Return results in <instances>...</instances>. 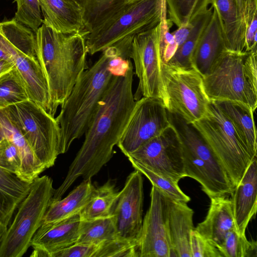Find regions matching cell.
I'll return each instance as SVG.
<instances>
[{"instance_id": "cell-1", "label": "cell", "mask_w": 257, "mask_h": 257, "mask_svg": "<svg viewBox=\"0 0 257 257\" xmlns=\"http://www.w3.org/2000/svg\"><path fill=\"white\" fill-rule=\"evenodd\" d=\"M132 63L124 74L113 76L85 133L83 143L52 199H61L76 180L91 179L111 158L131 116L136 100L133 92Z\"/></svg>"}, {"instance_id": "cell-2", "label": "cell", "mask_w": 257, "mask_h": 257, "mask_svg": "<svg viewBox=\"0 0 257 257\" xmlns=\"http://www.w3.org/2000/svg\"><path fill=\"white\" fill-rule=\"evenodd\" d=\"M86 36L59 32L44 24L35 33L36 58L47 81L53 116L85 69Z\"/></svg>"}, {"instance_id": "cell-3", "label": "cell", "mask_w": 257, "mask_h": 257, "mask_svg": "<svg viewBox=\"0 0 257 257\" xmlns=\"http://www.w3.org/2000/svg\"><path fill=\"white\" fill-rule=\"evenodd\" d=\"M116 54L120 55L113 47L103 51L95 63L82 72L61 105L56 118L61 129L60 154L67 152L73 142L87 131L98 102L113 76L110 61Z\"/></svg>"}, {"instance_id": "cell-4", "label": "cell", "mask_w": 257, "mask_h": 257, "mask_svg": "<svg viewBox=\"0 0 257 257\" xmlns=\"http://www.w3.org/2000/svg\"><path fill=\"white\" fill-rule=\"evenodd\" d=\"M166 15L165 0L126 2L86 35L87 53L93 55L113 47L121 57L130 58L134 38L156 27Z\"/></svg>"}, {"instance_id": "cell-5", "label": "cell", "mask_w": 257, "mask_h": 257, "mask_svg": "<svg viewBox=\"0 0 257 257\" xmlns=\"http://www.w3.org/2000/svg\"><path fill=\"white\" fill-rule=\"evenodd\" d=\"M168 116L181 143L186 177L198 182L210 199L231 196L235 187L200 133L179 115L168 111Z\"/></svg>"}, {"instance_id": "cell-6", "label": "cell", "mask_w": 257, "mask_h": 257, "mask_svg": "<svg viewBox=\"0 0 257 257\" xmlns=\"http://www.w3.org/2000/svg\"><path fill=\"white\" fill-rule=\"evenodd\" d=\"M55 190L52 178L47 175L33 181L28 194L1 239L0 257H22L27 252L42 224Z\"/></svg>"}, {"instance_id": "cell-7", "label": "cell", "mask_w": 257, "mask_h": 257, "mask_svg": "<svg viewBox=\"0 0 257 257\" xmlns=\"http://www.w3.org/2000/svg\"><path fill=\"white\" fill-rule=\"evenodd\" d=\"M192 124L220 161L235 187L253 159L230 120L210 100L206 115Z\"/></svg>"}, {"instance_id": "cell-8", "label": "cell", "mask_w": 257, "mask_h": 257, "mask_svg": "<svg viewBox=\"0 0 257 257\" xmlns=\"http://www.w3.org/2000/svg\"><path fill=\"white\" fill-rule=\"evenodd\" d=\"M45 169L60 155L61 129L54 116L31 100L3 108Z\"/></svg>"}, {"instance_id": "cell-9", "label": "cell", "mask_w": 257, "mask_h": 257, "mask_svg": "<svg viewBox=\"0 0 257 257\" xmlns=\"http://www.w3.org/2000/svg\"><path fill=\"white\" fill-rule=\"evenodd\" d=\"M162 77L165 107L172 113L193 123L206 114L210 99L202 75L193 68H179L163 63Z\"/></svg>"}, {"instance_id": "cell-10", "label": "cell", "mask_w": 257, "mask_h": 257, "mask_svg": "<svg viewBox=\"0 0 257 257\" xmlns=\"http://www.w3.org/2000/svg\"><path fill=\"white\" fill-rule=\"evenodd\" d=\"M247 53L226 50L216 60L209 72L203 77L210 100L239 101L255 111L257 93L253 90L244 70Z\"/></svg>"}, {"instance_id": "cell-11", "label": "cell", "mask_w": 257, "mask_h": 257, "mask_svg": "<svg viewBox=\"0 0 257 257\" xmlns=\"http://www.w3.org/2000/svg\"><path fill=\"white\" fill-rule=\"evenodd\" d=\"M163 20L155 28L134 38L129 58L134 62L135 73L139 79L138 88L134 94L135 100L142 97L158 98L165 106L166 95L162 77L163 63L160 52Z\"/></svg>"}, {"instance_id": "cell-12", "label": "cell", "mask_w": 257, "mask_h": 257, "mask_svg": "<svg viewBox=\"0 0 257 257\" xmlns=\"http://www.w3.org/2000/svg\"><path fill=\"white\" fill-rule=\"evenodd\" d=\"M167 110L162 100L142 97L136 103L117 144L126 157L170 126Z\"/></svg>"}, {"instance_id": "cell-13", "label": "cell", "mask_w": 257, "mask_h": 257, "mask_svg": "<svg viewBox=\"0 0 257 257\" xmlns=\"http://www.w3.org/2000/svg\"><path fill=\"white\" fill-rule=\"evenodd\" d=\"M127 157L175 182L186 177L181 143L171 125Z\"/></svg>"}, {"instance_id": "cell-14", "label": "cell", "mask_w": 257, "mask_h": 257, "mask_svg": "<svg viewBox=\"0 0 257 257\" xmlns=\"http://www.w3.org/2000/svg\"><path fill=\"white\" fill-rule=\"evenodd\" d=\"M150 207L143 220L137 244L139 257H170L168 197L152 185Z\"/></svg>"}, {"instance_id": "cell-15", "label": "cell", "mask_w": 257, "mask_h": 257, "mask_svg": "<svg viewBox=\"0 0 257 257\" xmlns=\"http://www.w3.org/2000/svg\"><path fill=\"white\" fill-rule=\"evenodd\" d=\"M143 177L135 170L119 191L112 213L119 238L137 243L143 222Z\"/></svg>"}, {"instance_id": "cell-16", "label": "cell", "mask_w": 257, "mask_h": 257, "mask_svg": "<svg viewBox=\"0 0 257 257\" xmlns=\"http://www.w3.org/2000/svg\"><path fill=\"white\" fill-rule=\"evenodd\" d=\"M80 213L65 219L43 223L33 236L31 257H51L53 253L75 244L81 223Z\"/></svg>"}, {"instance_id": "cell-17", "label": "cell", "mask_w": 257, "mask_h": 257, "mask_svg": "<svg viewBox=\"0 0 257 257\" xmlns=\"http://www.w3.org/2000/svg\"><path fill=\"white\" fill-rule=\"evenodd\" d=\"M231 196L236 228L239 233L244 234L250 220L256 212V158L249 164Z\"/></svg>"}, {"instance_id": "cell-18", "label": "cell", "mask_w": 257, "mask_h": 257, "mask_svg": "<svg viewBox=\"0 0 257 257\" xmlns=\"http://www.w3.org/2000/svg\"><path fill=\"white\" fill-rule=\"evenodd\" d=\"M43 24L63 33L87 34L82 10L74 0H39Z\"/></svg>"}, {"instance_id": "cell-19", "label": "cell", "mask_w": 257, "mask_h": 257, "mask_svg": "<svg viewBox=\"0 0 257 257\" xmlns=\"http://www.w3.org/2000/svg\"><path fill=\"white\" fill-rule=\"evenodd\" d=\"M210 200L205 218L198 223L195 229L218 248L227 233L236 226L231 199L224 196L213 197Z\"/></svg>"}, {"instance_id": "cell-20", "label": "cell", "mask_w": 257, "mask_h": 257, "mask_svg": "<svg viewBox=\"0 0 257 257\" xmlns=\"http://www.w3.org/2000/svg\"><path fill=\"white\" fill-rule=\"evenodd\" d=\"M193 214V210L186 203L168 197V225L172 248L170 257H191L190 235L194 229Z\"/></svg>"}, {"instance_id": "cell-21", "label": "cell", "mask_w": 257, "mask_h": 257, "mask_svg": "<svg viewBox=\"0 0 257 257\" xmlns=\"http://www.w3.org/2000/svg\"><path fill=\"white\" fill-rule=\"evenodd\" d=\"M226 50L218 18L213 9L211 17L193 53V68L203 77L209 72L216 60Z\"/></svg>"}, {"instance_id": "cell-22", "label": "cell", "mask_w": 257, "mask_h": 257, "mask_svg": "<svg viewBox=\"0 0 257 257\" xmlns=\"http://www.w3.org/2000/svg\"><path fill=\"white\" fill-rule=\"evenodd\" d=\"M221 28L227 50L245 52L246 26L235 0H210Z\"/></svg>"}, {"instance_id": "cell-23", "label": "cell", "mask_w": 257, "mask_h": 257, "mask_svg": "<svg viewBox=\"0 0 257 257\" xmlns=\"http://www.w3.org/2000/svg\"><path fill=\"white\" fill-rule=\"evenodd\" d=\"M11 58L25 83L29 99L49 113L50 99L48 85L36 57H31L14 50Z\"/></svg>"}, {"instance_id": "cell-24", "label": "cell", "mask_w": 257, "mask_h": 257, "mask_svg": "<svg viewBox=\"0 0 257 257\" xmlns=\"http://www.w3.org/2000/svg\"><path fill=\"white\" fill-rule=\"evenodd\" d=\"M0 126L4 138L12 142L18 151L21 164L18 176L24 181L32 183L46 169L3 109H0Z\"/></svg>"}, {"instance_id": "cell-25", "label": "cell", "mask_w": 257, "mask_h": 257, "mask_svg": "<svg viewBox=\"0 0 257 257\" xmlns=\"http://www.w3.org/2000/svg\"><path fill=\"white\" fill-rule=\"evenodd\" d=\"M214 101L233 125L251 158H256V131L253 117L254 111L246 104L239 101Z\"/></svg>"}, {"instance_id": "cell-26", "label": "cell", "mask_w": 257, "mask_h": 257, "mask_svg": "<svg viewBox=\"0 0 257 257\" xmlns=\"http://www.w3.org/2000/svg\"><path fill=\"white\" fill-rule=\"evenodd\" d=\"M31 184L0 167V221L6 227L28 194Z\"/></svg>"}, {"instance_id": "cell-27", "label": "cell", "mask_w": 257, "mask_h": 257, "mask_svg": "<svg viewBox=\"0 0 257 257\" xmlns=\"http://www.w3.org/2000/svg\"><path fill=\"white\" fill-rule=\"evenodd\" d=\"M95 188L91 179L84 180L64 198L51 200L42 224L62 220L80 213L88 202Z\"/></svg>"}, {"instance_id": "cell-28", "label": "cell", "mask_w": 257, "mask_h": 257, "mask_svg": "<svg viewBox=\"0 0 257 257\" xmlns=\"http://www.w3.org/2000/svg\"><path fill=\"white\" fill-rule=\"evenodd\" d=\"M119 192L108 180L95 188L88 202L80 212L81 220H89L109 217L112 215Z\"/></svg>"}, {"instance_id": "cell-29", "label": "cell", "mask_w": 257, "mask_h": 257, "mask_svg": "<svg viewBox=\"0 0 257 257\" xmlns=\"http://www.w3.org/2000/svg\"><path fill=\"white\" fill-rule=\"evenodd\" d=\"M212 11L213 8L210 7L194 21L193 27L187 38L166 64L175 67L193 68L192 64L193 53Z\"/></svg>"}, {"instance_id": "cell-30", "label": "cell", "mask_w": 257, "mask_h": 257, "mask_svg": "<svg viewBox=\"0 0 257 257\" xmlns=\"http://www.w3.org/2000/svg\"><path fill=\"white\" fill-rule=\"evenodd\" d=\"M117 236L115 219L109 217L81 220L76 243L98 245Z\"/></svg>"}, {"instance_id": "cell-31", "label": "cell", "mask_w": 257, "mask_h": 257, "mask_svg": "<svg viewBox=\"0 0 257 257\" xmlns=\"http://www.w3.org/2000/svg\"><path fill=\"white\" fill-rule=\"evenodd\" d=\"M169 20L178 28L192 23L209 9L210 0H165Z\"/></svg>"}, {"instance_id": "cell-32", "label": "cell", "mask_w": 257, "mask_h": 257, "mask_svg": "<svg viewBox=\"0 0 257 257\" xmlns=\"http://www.w3.org/2000/svg\"><path fill=\"white\" fill-rule=\"evenodd\" d=\"M74 1L82 10L88 33L116 12L126 2V0Z\"/></svg>"}, {"instance_id": "cell-33", "label": "cell", "mask_w": 257, "mask_h": 257, "mask_svg": "<svg viewBox=\"0 0 257 257\" xmlns=\"http://www.w3.org/2000/svg\"><path fill=\"white\" fill-rule=\"evenodd\" d=\"M28 99L25 83L15 66L0 76V109Z\"/></svg>"}, {"instance_id": "cell-34", "label": "cell", "mask_w": 257, "mask_h": 257, "mask_svg": "<svg viewBox=\"0 0 257 257\" xmlns=\"http://www.w3.org/2000/svg\"><path fill=\"white\" fill-rule=\"evenodd\" d=\"M222 257H256V242L249 241L236 228L230 230L217 248Z\"/></svg>"}, {"instance_id": "cell-35", "label": "cell", "mask_w": 257, "mask_h": 257, "mask_svg": "<svg viewBox=\"0 0 257 257\" xmlns=\"http://www.w3.org/2000/svg\"><path fill=\"white\" fill-rule=\"evenodd\" d=\"M128 160L135 170L144 174L150 181L152 185L156 187L168 198L186 203L190 201V197L182 191L178 183L163 177L133 160Z\"/></svg>"}, {"instance_id": "cell-36", "label": "cell", "mask_w": 257, "mask_h": 257, "mask_svg": "<svg viewBox=\"0 0 257 257\" xmlns=\"http://www.w3.org/2000/svg\"><path fill=\"white\" fill-rule=\"evenodd\" d=\"M15 1L17 10L13 19L35 33L43 22L39 0Z\"/></svg>"}, {"instance_id": "cell-37", "label": "cell", "mask_w": 257, "mask_h": 257, "mask_svg": "<svg viewBox=\"0 0 257 257\" xmlns=\"http://www.w3.org/2000/svg\"><path fill=\"white\" fill-rule=\"evenodd\" d=\"M138 257L137 244L117 237L98 245L93 257Z\"/></svg>"}, {"instance_id": "cell-38", "label": "cell", "mask_w": 257, "mask_h": 257, "mask_svg": "<svg viewBox=\"0 0 257 257\" xmlns=\"http://www.w3.org/2000/svg\"><path fill=\"white\" fill-rule=\"evenodd\" d=\"M21 159L16 146L4 138L0 141V167L17 176L21 167Z\"/></svg>"}, {"instance_id": "cell-39", "label": "cell", "mask_w": 257, "mask_h": 257, "mask_svg": "<svg viewBox=\"0 0 257 257\" xmlns=\"http://www.w3.org/2000/svg\"><path fill=\"white\" fill-rule=\"evenodd\" d=\"M190 246L191 257H222L217 248L193 229L190 232Z\"/></svg>"}, {"instance_id": "cell-40", "label": "cell", "mask_w": 257, "mask_h": 257, "mask_svg": "<svg viewBox=\"0 0 257 257\" xmlns=\"http://www.w3.org/2000/svg\"><path fill=\"white\" fill-rule=\"evenodd\" d=\"M98 245L75 243L55 252L51 257H93Z\"/></svg>"}, {"instance_id": "cell-41", "label": "cell", "mask_w": 257, "mask_h": 257, "mask_svg": "<svg viewBox=\"0 0 257 257\" xmlns=\"http://www.w3.org/2000/svg\"><path fill=\"white\" fill-rule=\"evenodd\" d=\"M256 48L247 53L244 61L245 75L253 90L257 93Z\"/></svg>"}, {"instance_id": "cell-42", "label": "cell", "mask_w": 257, "mask_h": 257, "mask_svg": "<svg viewBox=\"0 0 257 257\" xmlns=\"http://www.w3.org/2000/svg\"><path fill=\"white\" fill-rule=\"evenodd\" d=\"M257 13L253 15L246 23L245 52H249L256 48Z\"/></svg>"}, {"instance_id": "cell-43", "label": "cell", "mask_w": 257, "mask_h": 257, "mask_svg": "<svg viewBox=\"0 0 257 257\" xmlns=\"http://www.w3.org/2000/svg\"><path fill=\"white\" fill-rule=\"evenodd\" d=\"M240 15L246 26L249 16L257 11V0H235Z\"/></svg>"}, {"instance_id": "cell-44", "label": "cell", "mask_w": 257, "mask_h": 257, "mask_svg": "<svg viewBox=\"0 0 257 257\" xmlns=\"http://www.w3.org/2000/svg\"><path fill=\"white\" fill-rule=\"evenodd\" d=\"M193 22L186 26L178 28L177 30L171 33L174 37L175 43L177 48L187 38L193 27Z\"/></svg>"}, {"instance_id": "cell-45", "label": "cell", "mask_w": 257, "mask_h": 257, "mask_svg": "<svg viewBox=\"0 0 257 257\" xmlns=\"http://www.w3.org/2000/svg\"><path fill=\"white\" fill-rule=\"evenodd\" d=\"M9 43L0 29V60L13 61L8 53Z\"/></svg>"}, {"instance_id": "cell-46", "label": "cell", "mask_w": 257, "mask_h": 257, "mask_svg": "<svg viewBox=\"0 0 257 257\" xmlns=\"http://www.w3.org/2000/svg\"><path fill=\"white\" fill-rule=\"evenodd\" d=\"M15 66L13 61L5 59L0 60V76L11 70Z\"/></svg>"}, {"instance_id": "cell-47", "label": "cell", "mask_w": 257, "mask_h": 257, "mask_svg": "<svg viewBox=\"0 0 257 257\" xmlns=\"http://www.w3.org/2000/svg\"><path fill=\"white\" fill-rule=\"evenodd\" d=\"M7 228V227H5L4 226H0V240L3 234L6 231Z\"/></svg>"}, {"instance_id": "cell-48", "label": "cell", "mask_w": 257, "mask_h": 257, "mask_svg": "<svg viewBox=\"0 0 257 257\" xmlns=\"http://www.w3.org/2000/svg\"><path fill=\"white\" fill-rule=\"evenodd\" d=\"M4 135H3V131H2V130L0 126V141L1 140H2L3 139H4Z\"/></svg>"}, {"instance_id": "cell-49", "label": "cell", "mask_w": 257, "mask_h": 257, "mask_svg": "<svg viewBox=\"0 0 257 257\" xmlns=\"http://www.w3.org/2000/svg\"><path fill=\"white\" fill-rule=\"evenodd\" d=\"M136 1V0H126V2H133V1Z\"/></svg>"}, {"instance_id": "cell-50", "label": "cell", "mask_w": 257, "mask_h": 257, "mask_svg": "<svg viewBox=\"0 0 257 257\" xmlns=\"http://www.w3.org/2000/svg\"><path fill=\"white\" fill-rule=\"evenodd\" d=\"M0 226H4L5 227H6V226H5L0 221Z\"/></svg>"}]
</instances>
